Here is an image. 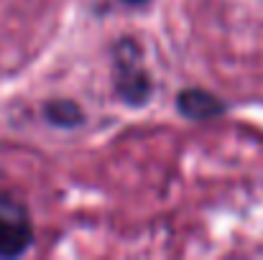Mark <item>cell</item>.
<instances>
[{"mask_svg":"<svg viewBox=\"0 0 263 260\" xmlns=\"http://www.w3.org/2000/svg\"><path fill=\"white\" fill-rule=\"evenodd\" d=\"M33 227L28 212L13 196H0V258H15L28 250Z\"/></svg>","mask_w":263,"mask_h":260,"instance_id":"6da1fadb","label":"cell"},{"mask_svg":"<svg viewBox=\"0 0 263 260\" xmlns=\"http://www.w3.org/2000/svg\"><path fill=\"white\" fill-rule=\"evenodd\" d=\"M176 105H179L181 115H186L192 120H210V117H215L225 110V105L204 89H184L179 94Z\"/></svg>","mask_w":263,"mask_h":260,"instance_id":"7a4b0ae2","label":"cell"},{"mask_svg":"<svg viewBox=\"0 0 263 260\" xmlns=\"http://www.w3.org/2000/svg\"><path fill=\"white\" fill-rule=\"evenodd\" d=\"M46 117L57 125H64V128H72V125L82 123V112L74 102H51L46 107Z\"/></svg>","mask_w":263,"mask_h":260,"instance_id":"3957f363","label":"cell"},{"mask_svg":"<svg viewBox=\"0 0 263 260\" xmlns=\"http://www.w3.org/2000/svg\"><path fill=\"white\" fill-rule=\"evenodd\" d=\"M125 3H130V5H141V3H146V0H125Z\"/></svg>","mask_w":263,"mask_h":260,"instance_id":"277c9868","label":"cell"}]
</instances>
